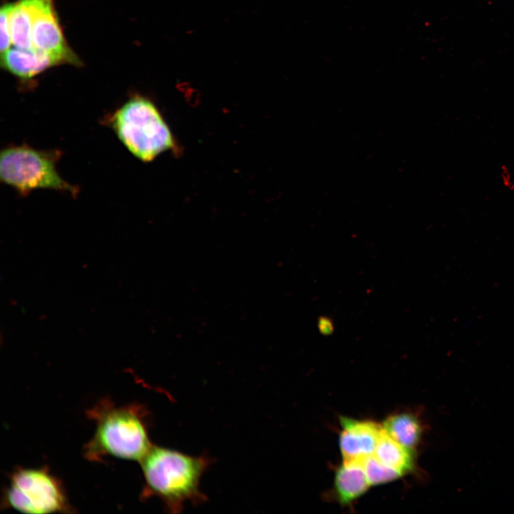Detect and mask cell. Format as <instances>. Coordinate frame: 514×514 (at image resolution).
<instances>
[{"label": "cell", "instance_id": "1", "mask_svg": "<svg viewBox=\"0 0 514 514\" xmlns=\"http://www.w3.org/2000/svg\"><path fill=\"white\" fill-rule=\"evenodd\" d=\"M139 463L144 478L143 500L158 498L173 514L181 513L187 502L206 501L200 483L211 463L207 455L193 456L153 445Z\"/></svg>", "mask_w": 514, "mask_h": 514}, {"label": "cell", "instance_id": "2", "mask_svg": "<svg viewBox=\"0 0 514 514\" xmlns=\"http://www.w3.org/2000/svg\"><path fill=\"white\" fill-rule=\"evenodd\" d=\"M96 424L84 449L86 459L101 462L107 456L140 462L153 444L148 436V411L137 403L116 405L103 399L87 411Z\"/></svg>", "mask_w": 514, "mask_h": 514}, {"label": "cell", "instance_id": "3", "mask_svg": "<svg viewBox=\"0 0 514 514\" xmlns=\"http://www.w3.org/2000/svg\"><path fill=\"white\" fill-rule=\"evenodd\" d=\"M101 122L143 162H151L162 153L177 148L160 110L151 99L143 95L132 94L119 107L106 114Z\"/></svg>", "mask_w": 514, "mask_h": 514}, {"label": "cell", "instance_id": "4", "mask_svg": "<svg viewBox=\"0 0 514 514\" xmlns=\"http://www.w3.org/2000/svg\"><path fill=\"white\" fill-rule=\"evenodd\" d=\"M62 156L59 149L41 150L26 143L10 144L0 151V181L21 196L48 189L76 197L79 188L65 181L56 166Z\"/></svg>", "mask_w": 514, "mask_h": 514}, {"label": "cell", "instance_id": "5", "mask_svg": "<svg viewBox=\"0 0 514 514\" xmlns=\"http://www.w3.org/2000/svg\"><path fill=\"white\" fill-rule=\"evenodd\" d=\"M2 504L30 514L69 513L72 508L61 481L45 467L16 469L4 491Z\"/></svg>", "mask_w": 514, "mask_h": 514}, {"label": "cell", "instance_id": "6", "mask_svg": "<svg viewBox=\"0 0 514 514\" xmlns=\"http://www.w3.org/2000/svg\"><path fill=\"white\" fill-rule=\"evenodd\" d=\"M32 9L33 49L48 55L56 65L81 64L68 46L54 10L53 0H30Z\"/></svg>", "mask_w": 514, "mask_h": 514}, {"label": "cell", "instance_id": "7", "mask_svg": "<svg viewBox=\"0 0 514 514\" xmlns=\"http://www.w3.org/2000/svg\"><path fill=\"white\" fill-rule=\"evenodd\" d=\"M339 446L343 462H363L374 454L382 427L369 421L340 418Z\"/></svg>", "mask_w": 514, "mask_h": 514}, {"label": "cell", "instance_id": "8", "mask_svg": "<svg viewBox=\"0 0 514 514\" xmlns=\"http://www.w3.org/2000/svg\"><path fill=\"white\" fill-rule=\"evenodd\" d=\"M1 66L22 82H28L56 64L45 54L14 46L1 55Z\"/></svg>", "mask_w": 514, "mask_h": 514}, {"label": "cell", "instance_id": "9", "mask_svg": "<svg viewBox=\"0 0 514 514\" xmlns=\"http://www.w3.org/2000/svg\"><path fill=\"white\" fill-rule=\"evenodd\" d=\"M370 485L363 462H343L336 473L335 493L338 500L343 505L356 500Z\"/></svg>", "mask_w": 514, "mask_h": 514}, {"label": "cell", "instance_id": "10", "mask_svg": "<svg viewBox=\"0 0 514 514\" xmlns=\"http://www.w3.org/2000/svg\"><path fill=\"white\" fill-rule=\"evenodd\" d=\"M373 455L382 463L402 475L414 468V450L408 449L395 441L383 428Z\"/></svg>", "mask_w": 514, "mask_h": 514}, {"label": "cell", "instance_id": "11", "mask_svg": "<svg viewBox=\"0 0 514 514\" xmlns=\"http://www.w3.org/2000/svg\"><path fill=\"white\" fill-rule=\"evenodd\" d=\"M382 428L393 439L410 450L417 446L423 433L420 421L409 413L389 416L383 422Z\"/></svg>", "mask_w": 514, "mask_h": 514}, {"label": "cell", "instance_id": "12", "mask_svg": "<svg viewBox=\"0 0 514 514\" xmlns=\"http://www.w3.org/2000/svg\"><path fill=\"white\" fill-rule=\"evenodd\" d=\"M32 19L30 0H19L14 3L10 15L11 36L14 46L34 50L31 41Z\"/></svg>", "mask_w": 514, "mask_h": 514}, {"label": "cell", "instance_id": "13", "mask_svg": "<svg viewBox=\"0 0 514 514\" xmlns=\"http://www.w3.org/2000/svg\"><path fill=\"white\" fill-rule=\"evenodd\" d=\"M363 466L371 485L386 483L402 475L396 470L382 463L373 455L363 461Z\"/></svg>", "mask_w": 514, "mask_h": 514}, {"label": "cell", "instance_id": "14", "mask_svg": "<svg viewBox=\"0 0 514 514\" xmlns=\"http://www.w3.org/2000/svg\"><path fill=\"white\" fill-rule=\"evenodd\" d=\"M14 3H6L2 5L0 10L1 27V55L6 52L12 44L10 28V15Z\"/></svg>", "mask_w": 514, "mask_h": 514}, {"label": "cell", "instance_id": "15", "mask_svg": "<svg viewBox=\"0 0 514 514\" xmlns=\"http://www.w3.org/2000/svg\"><path fill=\"white\" fill-rule=\"evenodd\" d=\"M500 178L503 186L509 191H514V173L505 164L500 168Z\"/></svg>", "mask_w": 514, "mask_h": 514}, {"label": "cell", "instance_id": "16", "mask_svg": "<svg viewBox=\"0 0 514 514\" xmlns=\"http://www.w3.org/2000/svg\"><path fill=\"white\" fill-rule=\"evenodd\" d=\"M319 331L323 335H330L333 331L332 321L327 318H320L318 322Z\"/></svg>", "mask_w": 514, "mask_h": 514}]
</instances>
